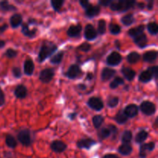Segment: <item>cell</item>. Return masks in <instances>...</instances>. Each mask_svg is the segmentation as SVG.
<instances>
[{"label": "cell", "mask_w": 158, "mask_h": 158, "mask_svg": "<svg viewBox=\"0 0 158 158\" xmlns=\"http://www.w3.org/2000/svg\"><path fill=\"white\" fill-rule=\"evenodd\" d=\"M57 49V46L52 43H43L39 52L38 60L40 63H43L45 60L50 56Z\"/></svg>", "instance_id": "cell-1"}, {"label": "cell", "mask_w": 158, "mask_h": 158, "mask_svg": "<svg viewBox=\"0 0 158 158\" xmlns=\"http://www.w3.org/2000/svg\"><path fill=\"white\" fill-rule=\"evenodd\" d=\"M136 4L135 1H127V0H120L118 2H112L110 3V9L113 11L125 12L133 8Z\"/></svg>", "instance_id": "cell-2"}, {"label": "cell", "mask_w": 158, "mask_h": 158, "mask_svg": "<svg viewBox=\"0 0 158 158\" xmlns=\"http://www.w3.org/2000/svg\"><path fill=\"white\" fill-rule=\"evenodd\" d=\"M18 140L24 146H29L31 143V136L29 130H22L18 134Z\"/></svg>", "instance_id": "cell-3"}, {"label": "cell", "mask_w": 158, "mask_h": 158, "mask_svg": "<svg viewBox=\"0 0 158 158\" xmlns=\"http://www.w3.org/2000/svg\"><path fill=\"white\" fill-rule=\"evenodd\" d=\"M140 110L148 116H151L155 113L156 106L150 101H144L140 104Z\"/></svg>", "instance_id": "cell-4"}, {"label": "cell", "mask_w": 158, "mask_h": 158, "mask_svg": "<svg viewBox=\"0 0 158 158\" xmlns=\"http://www.w3.org/2000/svg\"><path fill=\"white\" fill-rule=\"evenodd\" d=\"M122 60V56L120 54L117 52H113L112 53L110 54L106 58V63L110 66H117L120 64Z\"/></svg>", "instance_id": "cell-5"}, {"label": "cell", "mask_w": 158, "mask_h": 158, "mask_svg": "<svg viewBox=\"0 0 158 158\" xmlns=\"http://www.w3.org/2000/svg\"><path fill=\"white\" fill-rule=\"evenodd\" d=\"M87 104L89 107L97 111L101 110L103 108V101L100 98H97V97H91V98H89L87 102Z\"/></svg>", "instance_id": "cell-6"}, {"label": "cell", "mask_w": 158, "mask_h": 158, "mask_svg": "<svg viewBox=\"0 0 158 158\" xmlns=\"http://www.w3.org/2000/svg\"><path fill=\"white\" fill-rule=\"evenodd\" d=\"M54 77V70L52 69H45L40 72V80L43 83H49Z\"/></svg>", "instance_id": "cell-7"}, {"label": "cell", "mask_w": 158, "mask_h": 158, "mask_svg": "<svg viewBox=\"0 0 158 158\" xmlns=\"http://www.w3.org/2000/svg\"><path fill=\"white\" fill-rule=\"evenodd\" d=\"M85 38L87 40H94L97 38V32L95 29V28L90 24L86 25L85 27V32H84Z\"/></svg>", "instance_id": "cell-8"}, {"label": "cell", "mask_w": 158, "mask_h": 158, "mask_svg": "<svg viewBox=\"0 0 158 158\" xmlns=\"http://www.w3.org/2000/svg\"><path fill=\"white\" fill-rule=\"evenodd\" d=\"M139 108L137 105L135 104H130L125 108V110H123L124 114H126L127 117L128 118H133V117H136V116L138 114Z\"/></svg>", "instance_id": "cell-9"}, {"label": "cell", "mask_w": 158, "mask_h": 158, "mask_svg": "<svg viewBox=\"0 0 158 158\" xmlns=\"http://www.w3.org/2000/svg\"><path fill=\"white\" fill-rule=\"evenodd\" d=\"M80 73H81V70H80V68L79 67V66H77V65H72L69 68L66 75L68 78L75 79L77 77H79Z\"/></svg>", "instance_id": "cell-10"}, {"label": "cell", "mask_w": 158, "mask_h": 158, "mask_svg": "<svg viewBox=\"0 0 158 158\" xmlns=\"http://www.w3.org/2000/svg\"><path fill=\"white\" fill-rule=\"evenodd\" d=\"M96 144V141L91 138L82 139L77 142V147L80 149H89L92 146Z\"/></svg>", "instance_id": "cell-11"}, {"label": "cell", "mask_w": 158, "mask_h": 158, "mask_svg": "<svg viewBox=\"0 0 158 158\" xmlns=\"http://www.w3.org/2000/svg\"><path fill=\"white\" fill-rule=\"evenodd\" d=\"M66 148H67V146H66V143H63V141H60V140H54V141H52V143H51V149H52L54 152H63V151L66 149Z\"/></svg>", "instance_id": "cell-12"}, {"label": "cell", "mask_w": 158, "mask_h": 158, "mask_svg": "<svg viewBox=\"0 0 158 158\" xmlns=\"http://www.w3.org/2000/svg\"><path fill=\"white\" fill-rule=\"evenodd\" d=\"M155 148V143L154 142H150L148 143H145V144H143L140 146V157L141 158H145L147 157V153L146 151H152Z\"/></svg>", "instance_id": "cell-13"}, {"label": "cell", "mask_w": 158, "mask_h": 158, "mask_svg": "<svg viewBox=\"0 0 158 158\" xmlns=\"http://www.w3.org/2000/svg\"><path fill=\"white\" fill-rule=\"evenodd\" d=\"M100 12V8L98 6H93L92 4H90L86 9L85 14H86V16L89 17V18H93V17L99 15Z\"/></svg>", "instance_id": "cell-14"}, {"label": "cell", "mask_w": 158, "mask_h": 158, "mask_svg": "<svg viewBox=\"0 0 158 158\" xmlns=\"http://www.w3.org/2000/svg\"><path fill=\"white\" fill-rule=\"evenodd\" d=\"M82 31L81 25H77V26H71L67 31V35L69 37H77L80 35Z\"/></svg>", "instance_id": "cell-15"}, {"label": "cell", "mask_w": 158, "mask_h": 158, "mask_svg": "<svg viewBox=\"0 0 158 158\" xmlns=\"http://www.w3.org/2000/svg\"><path fill=\"white\" fill-rule=\"evenodd\" d=\"M115 74L116 71L114 69H110V68H104L102 71L101 79L103 81H107V80H110Z\"/></svg>", "instance_id": "cell-16"}, {"label": "cell", "mask_w": 158, "mask_h": 158, "mask_svg": "<svg viewBox=\"0 0 158 158\" xmlns=\"http://www.w3.org/2000/svg\"><path fill=\"white\" fill-rule=\"evenodd\" d=\"M15 96L17 98L19 99H23L26 97L27 95V89L25 86L23 85H19L15 89Z\"/></svg>", "instance_id": "cell-17"}, {"label": "cell", "mask_w": 158, "mask_h": 158, "mask_svg": "<svg viewBox=\"0 0 158 158\" xmlns=\"http://www.w3.org/2000/svg\"><path fill=\"white\" fill-rule=\"evenodd\" d=\"M122 74L124 76L125 78L127 79L129 81H132L134 78H135L136 76V72L134 69H131V68L128 67H123L121 70Z\"/></svg>", "instance_id": "cell-18"}, {"label": "cell", "mask_w": 158, "mask_h": 158, "mask_svg": "<svg viewBox=\"0 0 158 158\" xmlns=\"http://www.w3.org/2000/svg\"><path fill=\"white\" fill-rule=\"evenodd\" d=\"M134 43H136V45L139 46L140 48H143L147 46L148 44V38H147V35L144 33L140 34L138 36L135 37L134 38Z\"/></svg>", "instance_id": "cell-19"}, {"label": "cell", "mask_w": 158, "mask_h": 158, "mask_svg": "<svg viewBox=\"0 0 158 158\" xmlns=\"http://www.w3.org/2000/svg\"><path fill=\"white\" fill-rule=\"evenodd\" d=\"M34 63L31 59H27L24 63V73L27 76H31L33 73Z\"/></svg>", "instance_id": "cell-20"}, {"label": "cell", "mask_w": 158, "mask_h": 158, "mask_svg": "<svg viewBox=\"0 0 158 158\" xmlns=\"http://www.w3.org/2000/svg\"><path fill=\"white\" fill-rule=\"evenodd\" d=\"M10 25L12 28H17L22 24L23 18L20 14H14L10 18Z\"/></svg>", "instance_id": "cell-21"}, {"label": "cell", "mask_w": 158, "mask_h": 158, "mask_svg": "<svg viewBox=\"0 0 158 158\" xmlns=\"http://www.w3.org/2000/svg\"><path fill=\"white\" fill-rule=\"evenodd\" d=\"M144 28H145L144 26L141 25V26H137V27L131 29L129 31H128V35H129L130 36L133 37V38H135V37L140 35V34L143 33Z\"/></svg>", "instance_id": "cell-22"}, {"label": "cell", "mask_w": 158, "mask_h": 158, "mask_svg": "<svg viewBox=\"0 0 158 158\" xmlns=\"http://www.w3.org/2000/svg\"><path fill=\"white\" fill-rule=\"evenodd\" d=\"M157 57V51H148L146 52L143 56V60L144 62L148 63H151L154 61Z\"/></svg>", "instance_id": "cell-23"}, {"label": "cell", "mask_w": 158, "mask_h": 158, "mask_svg": "<svg viewBox=\"0 0 158 158\" xmlns=\"http://www.w3.org/2000/svg\"><path fill=\"white\" fill-rule=\"evenodd\" d=\"M36 32L37 30L35 29L30 30L29 26H28V25L26 24V23L23 24V26H22V32H23L26 36L29 37V38H33V37L35 36V35H36Z\"/></svg>", "instance_id": "cell-24"}, {"label": "cell", "mask_w": 158, "mask_h": 158, "mask_svg": "<svg viewBox=\"0 0 158 158\" xmlns=\"http://www.w3.org/2000/svg\"><path fill=\"white\" fill-rule=\"evenodd\" d=\"M133 149H132V147L129 144V143H123L122 144L121 146H120L119 148L118 151L120 154L122 155H129L131 152H132Z\"/></svg>", "instance_id": "cell-25"}, {"label": "cell", "mask_w": 158, "mask_h": 158, "mask_svg": "<svg viewBox=\"0 0 158 158\" xmlns=\"http://www.w3.org/2000/svg\"><path fill=\"white\" fill-rule=\"evenodd\" d=\"M153 78V76L151 74V71L149 69L146 71H143L141 73V74L139 77V80L142 83H148L151 80V79Z\"/></svg>", "instance_id": "cell-26"}, {"label": "cell", "mask_w": 158, "mask_h": 158, "mask_svg": "<svg viewBox=\"0 0 158 158\" xmlns=\"http://www.w3.org/2000/svg\"><path fill=\"white\" fill-rule=\"evenodd\" d=\"M116 121L117 122L120 124H123V123H126L128 120V117H127L126 114H124L123 110H120L115 117Z\"/></svg>", "instance_id": "cell-27"}, {"label": "cell", "mask_w": 158, "mask_h": 158, "mask_svg": "<svg viewBox=\"0 0 158 158\" xmlns=\"http://www.w3.org/2000/svg\"><path fill=\"white\" fill-rule=\"evenodd\" d=\"M148 137V133L145 131H141L137 134V136H136L135 141L138 143H141L147 140Z\"/></svg>", "instance_id": "cell-28"}, {"label": "cell", "mask_w": 158, "mask_h": 158, "mask_svg": "<svg viewBox=\"0 0 158 158\" xmlns=\"http://www.w3.org/2000/svg\"><path fill=\"white\" fill-rule=\"evenodd\" d=\"M140 56L138 52H132L127 56V62H129L130 63H136L140 60Z\"/></svg>", "instance_id": "cell-29"}, {"label": "cell", "mask_w": 158, "mask_h": 158, "mask_svg": "<svg viewBox=\"0 0 158 158\" xmlns=\"http://www.w3.org/2000/svg\"><path fill=\"white\" fill-rule=\"evenodd\" d=\"M134 17L132 14H127L121 19V22L125 26H131L134 23Z\"/></svg>", "instance_id": "cell-30"}, {"label": "cell", "mask_w": 158, "mask_h": 158, "mask_svg": "<svg viewBox=\"0 0 158 158\" xmlns=\"http://www.w3.org/2000/svg\"><path fill=\"white\" fill-rule=\"evenodd\" d=\"M103 117L101 115H96L93 118V123H94V127L96 128H100L101 127L102 123H103Z\"/></svg>", "instance_id": "cell-31"}, {"label": "cell", "mask_w": 158, "mask_h": 158, "mask_svg": "<svg viewBox=\"0 0 158 158\" xmlns=\"http://www.w3.org/2000/svg\"><path fill=\"white\" fill-rule=\"evenodd\" d=\"M6 143L7 144V146L10 148H15L17 145L16 140H15V139L12 135L6 136Z\"/></svg>", "instance_id": "cell-32"}, {"label": "cell", "mask_w": 158, "mask_h": 158, "mask_svg": "<svg viewBox=\"0 0 158 158\" xmlns=\"http://www.w3.org/2000/svg\"><path fill=\"white\" fill-rule=\"evenodd\" d=\"M63 54H64L63 52H60L56 55L53 56L50 59V63H53V64H59V63H60L63 58Z\"/></svg>", "instance_id": "cell-33"}, {"label": "cell", "mask_w": 158, "mask_h": 158, "mask_svg": "<svg viewBox=\"0 0 158 158\" xmlns=\"http://www.w3.org/2000/svg\"><path fill=\"white\" fill-rule=\"evenodd\" d=\"M110 135H111V132L108 127L103 128V129L100 130V131L99 132V137H100L101 140L107 138V137H109Z\"/></svg>", "instance_id": "cell-34"}, {"label": "cell", "mask_w": 158, "mask_h": 158, "mask_svg": "<svg viewBox=\"0 0 158 158\" xmlns=\"http://www.w3.org/2000/svg\"><path fill=\"white\" fill-rule=\"evenodd\" d=\"M63 3H64L63 0H52V1H51V5H52V8L56 12L60 10V9L63 6Z\"/></svg>", "instance_id": "cell-35"}, {"label": "cell", "mask_w": 158, "mask_h": 158, "mask_svg": "<svg viewBox=\"0 0 158 158\" xmlns=\"http://www.w3.org/2000/svg\"><path fill=\"white\" fill-rule=\"evenodd\" d=\"M124 83V81H123V79L121 77H116L114 79V80L113 82H111L110 84V86L111 89H116V88L118 87L119 85H121Z\"/></svg>", "instance_id": "cell-36"}, {"label": "cell", "mask_w": 158, "mask_h": 158, "mask_svg": "<svg viewBox=\"0 0 158 158\" xmlns=\"http://www.w3.org/2000/svg\"><path fill=\"white\" fill-rule=\"evenodd\" d=\"M132 133L130 131H126L122 136V141L123 143H129L132 140Z\"/></svg>", "instance_id": "cell-37"}, {"label": "cell", "mask_w": 158, "mask_h": 158, "mask_svg": "<svg viewBox=\"0 0 158 158\" xmlns=\"http://www.w3.org/2000/svg\"><path fill=\"white\" fill-rule=\"evenodd\" d=\"M148 29L149 31V32L152 35H156L158 32V26L157 24L154 22L153 23H150L148 25Z\"/></svg>", "instance_id": "cell-38"}, {"label": "cell", "mask_w": 158, "mask_h": 158, "mask_svg": "<svg viewBox=\"0 0 158 158\" xmlns=\"http://www.w3.org/2000/svg\"><path fill=\"white\" fill-rule=\"evenodd\" d=\"M0 6H1L2 9L4 11H12L16 9L15 6H12V5H9V2L6 1L1 2H0Z\"/></svg>", "instance_id": "cell-39"}, {"label": "cell", "mask_w": 158, "mask_h": 158, "mask_svg": "<svg viewBox=\"0 0 158 158\" xmlns=\"http://www.w3.org/2000/svg\"><path fill=\"white\" fill-rule=\"evenodd\" d=\"M105 32H106V22L103 19H100L98 23V32L103 35Z\"/></svg>", "instance_id": "cell-40"}, {"label": "cell", "mask_w": 158, "mask_h": 158, "mask_svg": "<svg viewBox=\"0 0 158 158\" xmlns=\"http://www.w3.org/2000/svg\"><path fill=\"white\" fill-rule=\"evenodd\" d=\"M110 31L114 35H117V34L120 33V31H121V29H120V26H118L117 24L112 23V24L110 25Z\"/></svg>", "instance_id": "cell-41"}, {"label": "cell", "mask_w": 158, "mask_h": 158, "mask_svg": "<svg viewBox=\"0 0 158 158\" xmlns=\"http://www.w3.org/2000/svg\"><path fill=\"white\" fill-rule=\"evenodd\" d=\"M118 103H119L118 97H111V98H110L109 100H108L107 105L109 107L114 108V107H115V106H117Z\"/></svg>", "instance_id": "cell-42"}, {"label": "cell", "mask_w": 158, "mask_h": 158, "mask_svg": "<svg viewBox=\"0 0 158 158\" xmlns=\"http://www.w3.org/2000/svg\"><path fill=\"white\" fill-rule=\"evenodd\" d=\"M17 51L14 50L13 49H8L6 52V56L9 58H14L17 56Z\"/></svg>", "instance_id": "cell-43"}, {"label": "cell", "mask_w": 158, "mask_h": 158, "mask_svg": "<svg viewBox=\"0 0 158 158\" xmlns=\"http://www.w3.org/2000/svg\"><path fill=\"white\" fill-rule=\"evenodd\" d=\"M90 48H91L90 45L88 44V43H84L82 45H80V46L78 47V49L82 51H84V52H87V51H89V49H90Z\"/></svg>", "instance_id": "cell-44"}, {"label": "cell", "mask_w": 158, "mask_h": 158, "mask_svg": "<svg viewBox=\"0 0 158 158\" xmlns=\"http://www.w3.org/2000/svg\"><path fill=\"white\" fill-rule=\"evenodd\" d=\"M148 69L151 71V74H152L153 77H154L155 79H157V74H158L157 66H152V67H150Z\"/></svg>", "instance_id": "cell-45"}, {"label": "cell", "mask_w": 158, "mask_h": 158, "mask_svg": "<svg viewBox=\"0 0 158 158\" xmlns=\"http://www.w3.org/2000/svg\"><path fill=\"white\" fill-rule=\"evenodd\" d=\"M12 73H13L14 77H16V78H19L22 75L21 70H20L19 68L18 67H14L12 69Z\"/></svg>", "instance_id": "cell-46"}, {"label": "cell", "mask_w": 158, "mask_h": 158, "mask_svg": "<svg viewBox=\"0 0 158 158\" xmlns=\"http://www.w3.org/2000/svg\"><path fill=\"white\" fill-rule=\"evenodd\" d=\"M5 103V94L2 89L0 88V106H3Z\"/></svg>", "instance_id": "cell-47"}, {"label": "cell", "mask_w": 158, "mask_h": 158, "mask_svg": "<svg viewBox=\"0 0 158 158\" xmlns=\"http://www.w3.org/2000/svg\"><path fill=\"white\" fill-rule=\"evenodd\" d=\"M112 2H113L112 0H100V1L99 2V3H100L101 6H105V7H106V6H109Z\"/></svg>", "instance_id": "cell-48"}, {"label": "cell", "mask_w": 158, "mask_h": 158, "mask_svg": "<svg viewBox=\"0 0 158 158\" xmlns=\"http://www.w3.org/2000/svg\"><path fill=\"white\" fill-rule=\"evenodd\" d=\"M80 3L81 4V6H83V8H84L85 9L90 5V3L88 1H86V0H81V1H80Z\"/></svg>", "instance_id": "cell-49"}, {"label": "cell", "mask_w": 158, "mask_h": 158, "mask_svg": "<svg viewBox=\"0 0 158 158\" xmlns=\"http://www.w3.org/2000/svg\"><path fill=\"white\" fill-rule=\"evenodd\" d=\"M108 128H109L111 134H114V135H115V134H117V128L115 126H114V125H110V126L108 127Z\"/></svg>", "instance_id": "cell-50"}, {"label": "cell", "mask_w": 158, "mask_h": 158, "mask_svg": "<svg viewBox=\"0 0 158 158\" xmlns=\"http://www.w3.org/2000/svg\"><path fill=\"white\" fill-rule=\"evenodd\" d=\"M103 158H120L118 156L115 155V154H106L105 156H103Z\"/></svg>", "instance_id": "cell-51"}, {"label": "cell", "mask_w": 158, "mask_h": 158, "mask_svg": "<svg viewBox=\"0 0 158 158\" xmlns=\"http://www.w3.org/2000/svg\"><path fill=\"white\" fill-rule=\"evenodd\" d=\"M8 28V26L6 24H4L3 26H0V32H3Z\"/></svg>", "instance_id": "cell-52"}, {"label": "cell", "mask_w": 158, "mask_h": 158, "mask_svg": "<svg viewBox=\"0 0 158 158\" xmlns=\"http://www.w3.org/2000/svg\"><path fill=\"white\" fill-rule=\"evenodd\" d=\"M68 117H69V118L70 119V120H73L74 118H75L76 117H77V114L76 113H73V114H70L68 115Z\"/></svg>", "instance_id": "cell-53"}, {"label": "cell", "mask_w": 158, "mask_h": 158, "mask_svg": "<svg viewBox=\"0 0 158 158\" xmlns=\"http://www.w3.org/2000/svg\"><path fill=\"white\" fill-rule=\"evenodd\" d=\"M148 9H153V2L151 1L149 2V4L148 5Z\"/></svg>", "instance_id": "cell-54"}, {"label": "cell", "mask_w": 158, "mask_h": 158, "mask_svg": "<svg viewBox=\"0 0 158 158\" xmlns=\"http://www.w3.org/2000/svg\"><path fill=\"white\" fill-rule=\"evenodd\" d=\"M78 88H80V89H86V86L83 84H80V85H78Z\"/></svg>", "instance_id": "cell-55"}, {"label": "cell", "mask_w": 158, "mask_h": 158, "mask_svg": "<svg viewBox=\"0 0 158 158\" xmlns=\"http://www.w3.org/2000/svg\"><path fill=\"white\" fill-rule=\"evenodd\" d=\"M5 44H6V43H5V42L0 40V48H2L3 46H5Z\"/></svg>", "instance_id": "cell-56"}, {"label": "cell", "mask_w": 158, "mask_h": 158, "mask_svg": "<svg viewBox=\"0 0 158 158\" xmlns=\"http://www.w3.org/2000/svg\"><path fill=\"white\" fill-rule=\"evenodd\" d=\"M86 78H87L88 80H92V79H93V74L92 73H88Z\"/></svg>", "instance_id": "cell-57"}, {"label": "cell", "mask_w": 158, "mask_h": 158, "mask_svg": "<svg viewBox=\"0 0 158 158\" xmlns=\"http://www.w3.org/2000/svg\"><path fill=\"white\" fill-rule=\"evenodd\" d=\"M138 7L140 8V9H143L145 7V5L143 3H138Z\"/></svg>", "instance_id": "cell-58"}]
</instances>
